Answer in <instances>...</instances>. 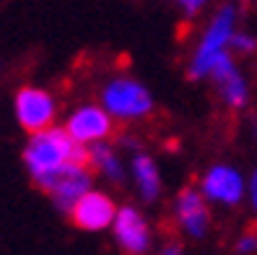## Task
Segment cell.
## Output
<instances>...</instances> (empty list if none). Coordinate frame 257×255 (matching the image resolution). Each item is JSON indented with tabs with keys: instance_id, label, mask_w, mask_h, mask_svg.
Here are the masks:
<instances>
[{
	"instance_id": "6da1fadb",
	"label": "cell",
	"mask_w": 257,
	"mask_h": 255,
	"mask_svg": "<svg viewBox=\"0 0 257 255\" xmlns=\"http://www.w3.org/2000/svg\"><path fill=\"white\" fill-rule=\"evenodd\" d=\"M65 164H88L91 167V151L88 146L78 143L65 128H44L39 133H29L26 146H24V167L29 177L39 183Z\"/></svg>"
},
{
	"instance_id": "7a4b0ae2",
	"label": "cell",
	"mask_w": 257,
	"mask_h": 255,
	"mask_svg": "<svg viewBox=\"0 0 257 255\" xmlns=\"http://www.w3.org/2000/svg\"><path fill=\"white\" fill-rule=\"evenodd\" d=\"M13 115H16V123L26 133H39L44 128L55 125L57 99H55L52 92H47V89L26 83L13 94Z\"/></svg>"
},
{
	"instance_id": "3957f363",
	"label": "cell",
	"mask_w": 257,
	"mask_h": 255,
	"mask_svg": "<svg viewBox=\"0 0 257 255\" xmlns=\"http://www.w3.org/2000/svg\"><path fill=\"white\" fill-rule=\"evenodd\" d=\"M91 185H94V169L88 164H65L63 169L42 177L37 183V188L47 193L50 201L65 214L83 193L91 190Z\"/></svg>"
},
{
	"instance_id": "277c9868",
	"label": "cell",
	"mask_w": 257,
	"mask_h": 255,
	"mask_svg": "<svg viewBox=\"0 0 257 255\" xmlns=\"http://www.w3.org/2000/svg\"><path fill=\"white\" fill-rule=\"evenodd\" d=\"M101 104L117 120H141L154 110L148 89L133 78H114L101 89Z\"/></svg>"
},
{
	"instance_id": "5b68a950",
	"label": "cell",
	"mask_w": 257,
	"mask_h": 255,
	"mask_svg": "<svg viewBox=\"0 0 257 255\" xmlns=\"http://www.w3.org/2000/svg\"><path fill=\"white\" fill-rule=\"evenodd\" d=\"M234 21H236L234 6H223L216 13L213 24H210L208 32L203 34V42H200L198 52L192 55V63H190V70H187L190 78L198 81V78H205L208 73H210V63H213V57L221 50L229 47V42L234 37Z\"/></svg>"
},
{
	"instance_id": "8992f818",
	"label": "cell",
	"mask_w": 257,
	"mask_h": 255,
	"mask_svg": "<svg viewBox=\"0 0 257 255\" xmlns=\"http://www.w3.org/2000/svg\"><path fill=\"white\" fill-rule=\"evenodd\" d=\"M70 136L83 143V146H94L99 141H107L114 136V117L107 112V107H99V104H81L75 107L65 125H63Z\"/></svg>"
},
{
	"instance_id": "52a82bcc",
	"label": "cell",
	"mask_w": 257,
	"mask_h": 255,
	"mask_svg": "<svg viewBox=\"0 0 257 255\" xmlns=\"http://www.w3.org/2000/svg\"><path fill=\"white\" fill-rule=\"evenodd\" d=\"M70 221L83 232H104L114 224L117 216V206L114 201L101 190H88L73 203V208L68 211Z\"/></svg>"
},
{
	"instance_id": "ba28073f",
	"label": "cell",
	"mask_w": 257,
	"mask_h": 255,
	"mask_svg": "<svg viewBox=\"0 0 257 255\" xmlns=\"http://www.w3.org/2000/svg\"><path fill=\"white\" fill-rule=\"evenodd\" d=\"M174 219L177 227L192 239H203L210 229V208L208 198L203 196L200 188H182L174 198Z\"/></svg>"
},
{
	"instance_id": "9c48e42d",
	"label": "cell",
	"mask_w": 257,
	"mask_h": 255,
	"mask_svg": "<svg viewBox=\"0 0 257 255\" xmlns=\"http://www.w3.org/2000/svg\"><path fill=\"white\" fill-rule=\"evenodd\" d=\"M200 190L210 203L221 206H239L247 196V183L239 169L229 164H213L200 180Z\"/></svg>"
},
{
	"instance_id": "30bf717a",
	"label": "cell",
	"mask_w": 257,
	"mask_h": 255,
	"mask_svg": "<svg viewBox=\"0 0 257 255\" xmlns=\"http://www.w3.org/2000/svg\"><path fill=\"white\" fill-rule=\"evenodd\" d=\"M112 232H114L119 250L125 255H146L151 250V227L138 208H133V206L117 208Z\"/></svg>"
},
{
	"instance_id": "8fae6325",
	"label": "cell",
	"mask_w": 257,
	"mask_h": 255,
	"mask_svg": "<svg viewBox=\"0 0 257 255\" xmlns=\"http://www.w3.org/2000/svg\"><path fill=\"white\" fill-rule=\"evenodd\" d=\"M133 180H135V188H138L141 198L146 203H154L161 193V177H159V167L156 161L146 156V154H138L133 159Z\"/></svg>"
},
{
	"instance_id": "7c38bea8",
	"label": "cell",
	"mask_w": 257,
	"mask_h": 255,
	"mask_svg": "<svg viewBox=\"0 0 257 255\" xmlns=\"http://www.w3.org/2000/svg\"><path fill=\"white\" fill-rule=\"evenodd\" d=\"M91 151V169L104 175L112 183H122V164H119V156L114 154V148L107 143V141H99L94 146H88Z\"/></svg>"
},
{
	"instance_id": "4fadbf2b",
	"label": "cell",
	"mask_w": 257,
	"mask_h": 255,
	"mask_svg": "<svg viewBox=\"0 0 257 255\" xmlns=\"http://www.w3.org/2000/svg\"><path fill=\"white\" fill-rule=\"evenodd\" d=\"M229 44H231L236 52H244V55H249V52L257 50V39H254L252 34H234Z\"/></svg>"
},
{
	"instance_id": "5bb4252c",
	"label": "cell",
	"mask_w": 257,
	"mask_h": 255,
	"mask_svg": "<svg viewBox=\"0 0 257 255\" xmlns=\"http://www.w3.org/2000/svg\"><path fill=\"white\" fill-rule=\"evenodd\" d=\"M236 252L239 255H252L257 252V232H244L236 239Z\"/></svg>"
},
{
	"instance_id": "9a60e30c",
	"label": "cell",
	"mask_w": 257,
	"mask_h": 255,
	"mask_svg": "<svg viewBox=\"0 0 257 255\" xmlns=\"http://www.w3.org/2000/svg\"><path fill=\"white\" fill-rule=\"evenodd\" d=\"M177 6H182L185 8V13H190V16H195L203 6H205V0H174Z\"/></svg>"
},
{
	"instance_id": "2e32d148",
	"label": "cell",
	"mask_w": 257,
	"mask_h": 255,
	"mask_svg": "<svg viewBox=\"0 0 257 255\" xmlns=\"http://www.w3.org/2000/svg\"><path fill=\"white\" fill-rule=\"evenodd\" d=\"M247 193H249V203H252V211L257 214V172L252 175L249 185H247Z\"/></svg>"
},
{
	"instance_id": "e0dca14e",
	"label": "cell",
	"mask_w": 257,
	"mask_h": 255,
	"mask_svg": "<svg viewBox=\"0 0 257 255\" xmlns=\"http://www.w3.org/2000/svg\"><path fill=\"white\" fill-rule=\"evenodd\" d=\"M159 255H182V247H179V245H166Z\"/></svg>"
},
{
	"instance_id": "ac0fdd59",
	"label": "cell",
	"mask_w": 257,
	"mask_h": 255,
	"mask_svg": "<svg viewBox=\"0 0 257 255\" xmlns=\"http://www.w3.org/2000/svg\"><path fill=\"white\" fill-rule=\"evenodd\" d=\"M254 133H257V128H254Z\"/></svg>"
}]
</instances>
